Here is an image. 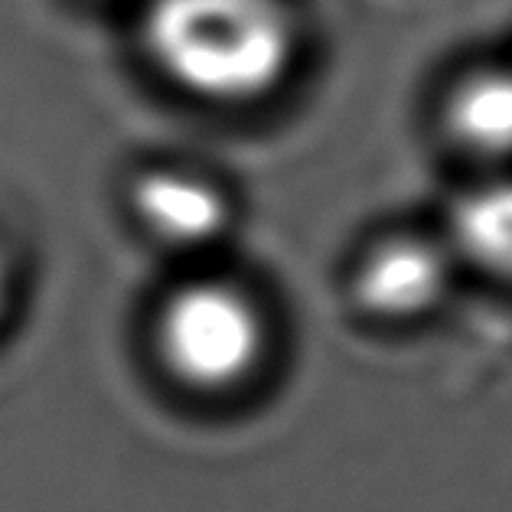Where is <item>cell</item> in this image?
<instances>
[{"label": "cell", "mask_w": 512, "mask_h": 512, "mask_svg": "<svg viewBox=\"0 0 512 512\" xmlns=\"http://www.w3.org/2000/svg\"><path fill=\"white\" fill-rule=\"evenodd\" d=\"M154 340L173 379L199 392H222L255 372L268 327L242 287L203 278L167 297L157 310Z\"/></svg>", "instance_id": "2"}, {"label": "cell", "mask_w": 512, "mask_h": 512, "mask_svg": "<svg viewBox=\"0 0 512 512\" xmlns=\"http://www.w3.org/2000/svg\"><path fill=\"white\" fill-rule=\"evenodd\" d=\"M451 261L424 235H392L359 261L353 294L372 317L405 320L431 310L447 291Z\"/></svg>", "instance_id": "3"}, {"label": "cell", "mask_w": 512, "mask_h": 512, "mask_svg": "<svg viewBox=\"0 0 512 512\" xmlns=\"http://www.w3.org/2000/svg\"><path fill=\"white\" fill-rule=\"evenodd\" d=\"M131 209L151 239L170 248H203L229 229V196L190 170H147L131 186Z\"/></svg>", "instance_id": "4"}, {"label": "cell", "mask_w": 512, "mask_h": 512, "mask_svg": "<svg viewBox=\"0 0 512 512\" xmlns=\"http://www.w3.org/2000/svg\"><path fill=\"white\" fill-rule=\"evenodd\" d=\"M447 124L477 154H512V66L464 79L447 102Z\"/></svg>", "instance_id": "5"}, {"label": "cell", "mask_w": 512, "mask_h": 512, "mask_svg": "<svg viewBox=\"0 0 512 512\" xmlns=\"http://www.w3.org/2000/svg\"><path fill=\"white\" fill-rule=\"evenodd\" d=\"M454 242L480 268L512 278V180L470 190L454 206Z\"/></svg>", "instance_id": "6"}, {"label": "cell", "mask_w": 512, "mask_h": 512, "mask_svg": "<svg viewBox=\"0 0 512 512\" xmlns=\"http://www.w3.org/2000/svg\"><path fill=\"white\" fill-rule=\"evenodd\" d=\"M4 301H7V265L0 258V307H4Z\"/></svg>", "instance_id": "7"}, {"label": "cell", "mask_w": 512, "mask_h": 512, "mask_svg": "<svg viewBox=\"0 0 512 512\" xmlns=\"http://www.w3.org/2000/svg\"><path fill=\"white\" fill-rule=\"evenodd\" d=\"M144 49L193 98L248 105L287 79L297 23L284 0H151Z\"/></svg>", "instance_id": "1"}]
</instances>
